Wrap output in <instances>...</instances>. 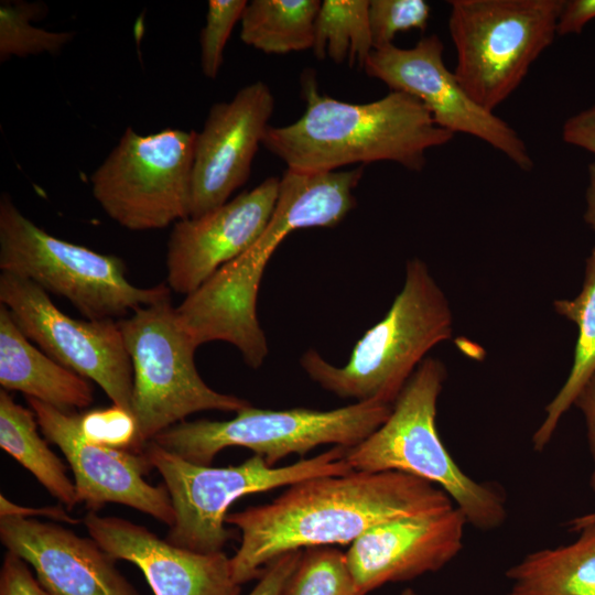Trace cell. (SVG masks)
Listing matches in <instances>:
<instances>
[{"mask_svg":"<svg viewBox=\"0 0 595 595\" xmlns=\"http://www.w3.org/2000/svg\"><path fill=\"white\" fill-rule=\"evenodd\" d=\"M437 486L400 472L350 470L298 482L269 504L228 513L241 533L230 558L238 584L258 580L279 555L303 548L353 543L398 519L454 507Z\"/></svg>","mask_w":595,"mask_h":595,"instance_id":"obj_1","label":"cell"},{"mask_svg":"<svg viewBox=\"0 0 595 595\" xmlns=\"http://www.w3.org/2000/svg\"><path fill=\"white\" fill-rule=\"evenodd\" d=\"M363 173L364 165L317 173L286 169L273 213L258 239L176 307L181 325L198 346L226 342L250 368L262 366L269 349L257 317V296L268 260L292 231L338 225L356 205L353 192Z\"/></svg>","mask_w":595,"mask_h":595,"instance_id":"obj_2","label":"cell"},{"mask_svg":"<svg viewBox=\"0 0 595 595\" xmlns=\"http://www.w3.org/2000/svg\"><path fill=\"white\" fill-rule=\"evenodd\" d=\"M304 113L293 123L269 126L262 145L300 172L390 161L420 172L426 151L448 143L454 134L437 126L424 105L402 91L365 104L335 99L318 90L315 74L301 79Z\"/></svg>","mask_w":595,"mask_h":595,"instance_id":"obj_3","label":"cell"},{"mask_svg":"<svg viewBox=\"0 0 595 595\" xmlns=\"http://www.w3.org/2000/svg\"><path fill=\"white\" fill-rule=\"evenodd\" d=\"M453 334V314L428 266L407 262L404 283L385 317L365 332L342 367L314 349L301 366L323 389L343 399L393 404L425 355Z\"/></svg>","mask_w":595,"mask_h":595,"instance_id":"obj_4","label":"cell"},{"mask_svg":"<svg viewBox=\"0 0 595 595\" xmlns=\"http://www.w3.org/2000/svg\"><path fill=\"white\" fill-rule=\"evenodd\" d=\"M444 364L426 357L392 404L388 419L346 448L354 470L400 472L441 488L467 523L489 531L507 518L506 496L494 484L474 480L454 462L436 429V405L446 379Z\"/></svg>","mask_w":595,"mask_h":595,"instance_id":"obj_5","label":"cell"},{"mask_svg":"<svg viewBox=\"0 0 595 595\" xmlns=\"http://www.w3.org/2000/svg\"><path fill=\"white\" fill-rule=\"evenodd\" d=\"M346 448L336 445L288 466H271L258 454L239 465H198L153 441L141 453L162 476L174 509V522L164 539L191 551L215 553L234 538V531L225 526L232 502L307 478L348 473L353 468L346 462Z\"/></svg>","mask_w":595,"mask_h":595,"instance_id":"obj_6","label":"cell"},{"mask_svg":"<svg viewBox=\"0 0 595 595\" xmlns=\"http://www.w3.org/2000/svg\"><path fill=\"white\" fill-rule=\"evenodd\" d=\"M0 269L67 299L87 320L118 321L171 298L165 283L133 285L117 256L46 232L24 216L7 193L0 197Z\"/></svg>","mask_w":595,"mask_h":595,"instance_id":"obj_7","label":"cell"},{"mask_svg":"<svg viewBox=\"0 0 595 595\" xmlns=\"http://www.w3.org/2000/svg\"><path fill=\"white\" fill-rule=\"evenodd\" d=\"M133 369L131 451L190 414L218 410L238 412L251 405L242 398L212 389L199 376L194 354L198 345L181 325L171 298L134 310L118 320Z\"/></svg>","mask_w":595,"mask_h":595,"instance_id":"obj_8","label":"cell"},{"mask_svg":"<svg viewBox=\"0 0 595 595\" xmlns=\"http://www.w3.org/2000/svg\"><path fill=\"white\" fill-rule=\"evenodd\" d=\"M453 71L487 111L507 100L553 43L564 0H452Z\"/></svg>","mask_w":595,"mask_h":595,"instance_id":"obj_9","label":"cell"},{"mask_svg":"<svg viewBox=\"0 0 595 595\" xmlns=\"http://www.w3.org/2000/svg\"><path fill=\"white\" fill-rule=\"evenodd\" d=\"M392 404L360 401L334 410H263L252 405L225 421H182L152 440L191 463L209 465L224 448L241 446L274 466L288 455L304 456L318 445L351 447L376 431Z\"/></svg>","mask_w":595,"mask_h":595,"instance_id":"obj_10","label":"cell"},{"mask_svg":"<svg viewBox=\"0 0 595 595\" xmlns=\"http://www.w3.org/2000/svg\"><path fill=\"white\" fill-rule=\"evenodd\" d=\"M196 134L166 128L143 136L128 127L90 176L104 212L139 231L188 218Z\"/></svg>","mask_w":595,"mask_h":595,"instance_id":"obj_11","label":"cell"},{"mask_svg":"<svg viewBox=\"0 0 595 595\" xmlns=\"http://www.w3.org/2000/svg\"><path fill=\"white\" fill-rule=\"evenodd\" d=\"M0 302L46 355L96 382L132 415L133 369L117 321L73 318L37 284L9 272L0 274Z\"/></svg>","mask_w":595,"mask_h":595,"instance_id":"obj_12","label":"cell"},{"mask_svg":"<svg viewBox=\"0 0 595 595\" xmlns=\"http://www.w3.org/2000/svg\"><path fill=\"white\" fill-rule=\"evenodd\" d=\"M443 52L442 40L431 34L410 48L391 44L374 50L364 71L391 90L416 98L441 128L476 137L529 172L534 163L526 142L505 120L470 98L446 67Z\"/></svg>","mask_w":595,"mask_h":595,"instance_id":"obj_13","label":"cell"},{"mask_svg":"<svg viewBox=\"0 0 595 595\" xmlns=\"http://www.w3.org/2000/svg\"><path fill=\"white\" fill-rule=\"evenodd\" d=\"M43 435L60 447L75 477L79 504L98 511L108 502L121 504L171 527L174 509L164 485L153 486L143 475L151 465L142 453L89 440L80 414L63 412L26 397Z\"/></svg>","mask_w":595,"mask_h":595,"instance_id":"obj_14","label":"cell"},{"mask_svg":"<svg viewBox=\"0 0 595 595\" xmlns=\"http://www.w3.org/2000/svg\"><path fill=\"white\" fill-rule=\"evenodd\" d=\"M273 109V94L261 80L246 85L229 101L212 106L196 134L191 218L224 205L248 181Z\"/></svg>","mask_w":595,"mask_h":595,"instance_id":"obj_15","label":"cell"},{"mask_svg":"<svg viewBox=\"0 0 595 595\" xmlns=\"http://www.w3.org/2000/svg\"><path fill=\"white\" fill-rule=\"evenodd\" d=\"M271 176L218 208L176 221L166 252L167 286L190 294L220 267L244 253L267 226L279 195Z\"/></svg>","mask_w":595,"mask_h":595,"instance_id":"obj_16","label":"cell"},{"mask_svg":"<svg viewBox=\"0 0 595 595\" xmlns=\"http://www.w3.org/2000/svg\"><path fill=\"white\" fill-rule=\"evenodd\" d=\"M465 515L456 506L379 524L345 553L356 586L365 595L387 583L436 572L462 550Z\"/></svg>","mask_w":595,"mask_h":595,"instance_id":"obj_17","label":"cell"},{"mask_svg":"<svg viewBox=\"0 0 595 595\" xmlns=\"http://www.w3.org/2000/svg\"><path fill=\"white\" fill-rule=\"evenodd\" d=\"M0 541L33 567L51 595H140L97 541L61 524L3 515Z\"/></svg>","mask_w":595,"mask_h":595,"instance_id":"obj_18","label":"cell"},{"mask_svg":"<svg viewBox=\"0 0 595 595\" xmlns=\"http://www.w3.org/2000/svg\"><path fill=\"white\" fill-rule=\"evenodd\" d=\"M83 522L116 560L134 564L154 595H240L230 558L223 551L199 553L176 547L147 527L88 511Z\"/></svg>","mask_w":595,"mask_h":595,"instance_id":"obj_19","label":"cell"},{"mask_svg":"<svg viewBox=\"0 0 595 595\" xmlns=\"http://www.w3.org/2000/svg\"><path fill=\"white\" fill-rule=\"evenodd\" d=\"M0 385L63 412L85 409L94 401L88 379L64 367L31 344L10 311L0 305Z\"/></svg>","mask_w":595,"mask_h":595,"instance_id":"obj_20","label":"cell"},{"mask_svg":"<svg viewBox=\"0 0 595 595\" xmlns=\"http://www.w3.org/2000/svg\"><path fill=\"white\" fill-rule=\"evenodd\" d=\"M566 545L542 549L511 566L509 595H595V522Z\"/></svg>","mask_w":595,"mask_h":595,"instance_id":"obj_21","label":"cell"},{"mask_svg":"<svg viewBox=\"0 0 595 595\" xmlns=\"http://www.w3.org/2000/svg\"><path fill=\"white\" fill-rule=\"evenodd\" d=\"M553 309L577 326L578 335L571 371L545 407V416L532 436L533 448L538 452L549 444L562 416L595 375V247L586 260L581 292L572 300L554 301Z\"/></svg>","mask_w":595,"mask_h":595,"instance_id":"obj_22","label":"cell"},{"mask_svg":"<svg viewBox=\"0 0 595 595\" xmlns=\"http://www.w3.org/2000/svg\"><path fill=\"white\" fill-rule=\"evenodd\" d=\"M37 420L31 409L0 390V446L25 467L44 488L72 510L79 504L75 483L64 463L37 432Z\"/></svg>","mask_w":595,"mask_h":595,"instance_id":"obj_23","label":"cell"},{"mask_svg":"<svg viewBox=\"0 0 595 595\" xmlns=\"http://www.w3.org/2000/svg\"><path fill=\"white\" fill-rule=\"evenodd\" d=\"M320 0H252L240 19V40L267 54L313 47Z\"/></svg>","mask_w":595,"mask_h":595,"instance_id":"obj_24","label":"cell"},{"mask_svg":"<svg viewBox=\"0 0 595 595\" xmlns=\"http://www.w3.org/2000/svg\"><path fill=\"white\" fill-rule=\"evenodd\" d=\"M313 54L335 63L348 61L360 68L374 51L369 0H324L314 28Z\"/></svg>","mask_w":595,"mask_h":595,"instance_id":"obj_25","label":"cell"},{"mask_svg":"<svg viewBox=\"0 0 595 595\" xmlns=\"http://www.w3.org/2000/svg\"><path fill=\"white\" fill-rule=\"evenodd\" d=\"M40 2L1 1L0 61L40 53H57L73 40L72 32H53L32 24L43 11Z\"/></svg>","mask_w":595,"mask_h":595,"instance_id":"obj_26","label":"cell"},{"mask_svg":"<svg viewBox=\"0 0 595 595\" xmlns=\"http://www.w3.org/2000/svg\"><path fill=\"white\" fill-rule=\"evenodd\" d=\"M283 595H365L356 586L345 553L332 547L303 551Z\"/></svg>","mask_w":595,"mask_h":595,"instance_id":"obj_27","label":"cell"},{"mask_svg":"<svg viewBox=\"0 0 595 595\" xmlns=\"http://www.w3.org/2000/svg\"><path fill=\"white\" fill-rule=\"evenodd\" d=\"M431 7L424 0H371L369 24L374 50L393 44L399 32L418 29L424 31Z\"/></svg>","mask_w":595,"mask_h":595,"instance_id":"obj_28","label":"cell"},{"mask_svg":"<svg viewBox=\"0 0 595 595\" xmlns=\"http://www.w3.org/2000/svg\"><path fill=\"white\" fill-rule=\"evenodd\" d=\"M247 3L246 0L208 1L205 25L199 34L201 66L205 77L215 79L218 76L225 46Z\"/></svg>","mask_w":595,"mask_h":595,"instance_id":"obj_29","label":"cell"},{"mask_svg":"<svg viewBox=\"0 0 595 595\" xmlns=\"http://www.w3.org/2000/svg\"><path fill=\"white\" fill-rule=\"evenodd\" d=\"M80 426L89 440L130 451L133 446L137 430L134 419L113 404L80 414Z\"/></svg>","mask_w":595,"mask_h":595,"instance_id":"obj_30","label":"cell"},{"mask_svg":"<svg viewBox=\"0 0 595 595\" xmlns=\"http://www.w3.org/2000/svg\"><path fill=\"white\" fill-rule=\"evenodd\" d=\"M0 595H51L32 574L29 564L7 551L0 569Z\"/></svg>","mask_w":595,"mask_h":595,"instance_id":"obj_31","label":"cell"},{"mask_svg":"<svg viewBox=\"0 0 595 595\" xmlns=\"http://www.w3.org/2000/svg\"><path fill=\"white\" fill-rule=\"evenodd\" d=\"M573 404L581 410L585 419L588 448L594 465L589 486L595 491V375L582 388ZM592 522H595V511L569 520L566 528L571 532H578Z\"/></svg>","mask_w":595,"mask_h":595,"instance_id":"obj_32","label":"cell"},{"mask_svg":"<svg viewBox=\"0 0 595 595\" xmlns=\"http://www.w3.org/2000/svg\"><path fill=\"white\" fill-rule=\"evenodd\" d=\"M302 553V550L290 551L270 561L248 595H283Z\"/></svg>","mask_w":595,"mask_h":595,"instance_id":"obj_33","label":"cell"},{"mask_svg":"<svg viewBox=\"0 0 595 595\" xmlns=\"http://www.w3.org/2000/svg\"><path fill=\"white\" fill-rule=\"evenodd\" d=\"M562 139L595 154V105L565 120Z\"/></svg>","mask_w":595,"mask_h":595,"instance_id":"obj_34","label":"cell"},{"mask_svg":"<svg viewBox=\"0 0 595 595\" xmlns=\"http://www.w3.org/2000/svg\"><path fill=\"white\" fill-rule=\"evenodd\" d=\"M593 19H595V0L564 1L558 21V34H578Z\"/></svg>","mask_w":595,"mask_h":595,"instance_id":"obj_35","label":"cell"},{"mask_svg":"<svg viewBox=\"0 0 595 595\" xmlns=\"http://www.w3.org/2000/svg\"><path fill=\"white\" fill-rule=\"evenodd\" d=\"M33 513H40L54 520H62L67 523L75 524L78 520L68 516L63 507H44V508H26L11 502L7 497L0 495V516L3 515H20L24 517H31Z\"/></svg>","mask_w":595,"mask_h":595,"instance_id":"obj_36","label":"cell"},{"mask_svg":"<svg viewBox=\"0 0 595 595\" xmlns=\"http://www.w3.org/2000/svg\"><path fill=\"white\" fill-rule=\"evenodd\" d=\"M587 175L588 184L586 187V209L584 219L587 225L595 230V162L588 165Z\"/></svg>","mask_w":595,"mask_h":595,"instance_id":"obj_37","label":"cell"},{"mask_svg":"<svg viewBox=\"0 0 595 595\" xmlns=\"http://www.w3.org/2000/svg\"><path fill=\"white\" fill-rule=\"evenodd\" d=\"M400 595H418L413 589L407 588Z\"/></svg>","mask_w":595,"mask_h":595,"instance_id":"obj_38","label":"cell"}]
</instances>
